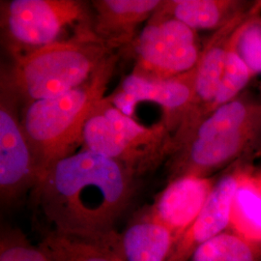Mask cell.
Returning <instances> with one entry per match:
<instances>
[{"label":"cell","instance_id":"1","mask_svg":"<svg viewBox=\"0 0 261 261\" xmlns=\"http://www.w3.org/2000/svg\"><path fill=\"white\" fill-rule=\"evenodd\" d=\"M137 176L120 163L84 149L60 160L30 194L48 231L105 234L130 205Z\"/></svg>","mask_w":261,"mask_h":261},{"label":"cell","instance_id":"2","mask_svg":"<svg viewBox=\"0 0 261 261\" xmlns=\"http://www.w3.org/2000/svg\"><path fill=\"white\" fill-rule=\"evenodd\" d=\"M118 58L114 53L87 82L75 89L24 107L21 121L39 181L57 162L74 154L75 147L83 144L84 126L106 98Z\"/></svg>","mask_w":261,"mask_h":261},{"label":"cell","instance_id":"3","mask_svg":"<svg viewBox=\"0 0 261 261\" xmlns=\"http://www.w3.org/2000/svg\"><path fill=\"white\" fill-rule=\"evenodd\" d=\"M114 48L101 41L92 27L14 58L1 77L24 107L66 93L87 82Z\"/></svg>","mask_w":261,"mask_h":261},{"label":"cell","instance_id":"4","mask_svg":"<svg viewBox=\"0 0 261 261\" xmlns=\"http://www.w3.org/2000/svg\"><path fill=\"white\" fill-rule=\"evenodd\" d=\"M261 145V102L238 97L199 122L168 161V181L210 177Z\"/></svg>","mask_w":261,"mask_h":261},{"label":"cell","instance_id":"5","mask_svg":"<svg viewBox=\"0 0 261 261\" xmlns=\"http://www.w3.org/2000/svg\"><path fill=\"white\" fill-rule=\"evenodd\" d=\"M83 145L120 163L138 177L170 157L173 134L163 120L149 128L140 125L106 97L84 126Z\"/></svg>","mask_w":261,"mask_h":261},{"label":"cell","instance_id":"6","mask_svg":"<svg viewBox=\"0 0 261 261\" xmlns=\"http://www.w3.org/2000/svg\"><path fill=\"white\" fill-rule=\"evenodd\" d=\"M1 7V25L14 58L55 43L67 28L92 27V13L79 0H13Z\"/></svg>","mask_w":261,"mask_h":261},{"label":"cell","instance_id":"7","mask_svg":"<svg viewBox=\"0 0 261 261\" xmlns=\"http://www.w3.org/2000/svg\"><path fill=\"white\" fill-rule=\"evenodd\" d=\"M130 46L136 58L134 74L153 80L193 70L201 54L196 31L177 19L155 14Z\"/></svg>","mask_w":261,"mask_h":261},{"label":"cell","instance_id":"8","mask_svg":"<svg viewBox=\"0 0 261 261\" xmlns=\"http://www.w3.org/2000/svg\"><path fill=\"white\" fill-rule=\"evenodd\" d=\"M18 96L1 77L0 83V198L12 207L31 194L39 182L28 136L19 118Z\"/></svg>","mask_w":261,"mask_h":261},{"label":"cell","instance_id":"9","mask_svg":"<svg viewBox=\"0 0 261 261\" xmlns=\"http://www.w3.org/2000/svg\"><path fill=\"white\" fill-rule=\"evenodd\" d=\"M196 83V67L185 74L166 80L146 79L132 73L108 100L122 113L132 117L137 103H158L164 111L163 121L174 133L191 112Z\"/></svg>","mask_w":261,"mask_h":261},{"label":"cell","instance_id":"10","mask_svg":"<svg viewBox=\"0 0 261 261\" xmlns=\"http://www.w3.org/2000/svg\"><path fill=\"white\" fill-rule=\"evenodd\" d=\"M252 8L215 31L201 49L196 66L194 103L186 119L173 135V150L205 118L221 85L231 37L235 30L249 17Z\"/></svg>","mask_w":261,"mask_h":261},{"label":"cell","instance_id":"11","mask_svg":"<svg viewBox=\"0 0 261 261\" xmlns=\"http://www.w3.org/2000/svg\"><path fill=\"white\" fill-rule=\"evenodd\" d=\"M243 168H234L216 182L201 212L176 242L168 261H190L199 246L229 230L234 196Z\"/></svg>","mask_w":261,"mask_h":261},{"label":"cell","instance_id":"12","mask_svg":"<svg viewBox=\"0 0 261 261\" xmlns=\"http://www.w3.org/2000/svg\"><path fill=\"white\" fill-rule=\"evenodd\" d=\"M216 180L188 175L168 181L150 210L179 240L201 212Z\"/></svg>","mask_w":261,"mask_h":261},{"label":"cell","instance_id":"13","mask_svg":"<svg viewBox=\"0 0 261 261\" xmlns=\"http://www.w3.org/2000/svg\"><path fill=\"white\" fill-rule=\"evenodd\" d=\"M161 0H94L92 28L103 43L114 49L130 46L137 29L157 12Z\"/></svg>","mask_w":261,"mask_h":261},{"label":"cell","instance_id":"14","mask_svg":"<svg viewBox=\"0 0 261 261\" xmlns=\"http://www.w3.org/2000/svg\"><path fill=\"white\" fill-rule=\"evenodd\" d=\"M48 261H126L121 234L47 231L38 245Z\"/></svg>","mask_w":261,"mask_h":261},{"label":"cell","instance_id":"15","mask_svg":"<svg viewBox=\"0 0 261 261\" xmlns=\"http://www.w3.org/2000/svg\"><path fill=\"white\" fill-rule=\"evenodd\" d=\"M252 5L237 0H167L155 15L177 19L195 31L224 28Z\"/></svg>","mask_w":261,"mask_h":261},{"label":"cell","instance_id":"16","mask_svg":"<svg viewBox=\"0 0 261 261\" xmlns=\"http://www.w3.org/2000/svg\"><path fill=\"white\" fill-rule=\"evenodd\" d=\"M121 242L126 261H168L177 239L149 208L127 226Z\"/></svg>","mask_w":261,"mask_h":261},{"label":"cell","instance_id":"17","mask_svg":"<svg viewBox=\"0 0 261 261\" xmlns=\"http://www.w3.org/2000/svg\"><path fill=\"white\" fill-rule=\"evenodd\" d=\"M229 230L261 242V188L249 168H243L235 192Z\"/></svg>","mask_w":261,"mask_h":261},{"label":"cell","instance_id":"18","mask_svg":"<svg viewBox=\"0 0 261 261\" xmlns=\"http://www.w3.org/2000/svg\"><path fill=\"white\" fill-rule=\"evenodd\" d=\"M190 261H261V242L227 230L199 246Z\"/></svg>","mask_w":261,"mask_h":261},{"label":"cell","instance_id":"19","mask_svg":"<svg viewBox=\"0 0 261 261\" xmlns=\"http://www.w3.org/2000/svg\"><path fill=\"white\" fill-rule=\"evenodd\" d=\"M242 24L235 30L230 40L225 61L224 75L221 82L219 91L216 95L214 102L211 105L207 115H209L211 112H214L220 107L238 98L244 90V88L250 83L251 79L253 77L251 70L245 63L237 49L238 35Z\"/></svg>","mask_w":261,"mask_h":261},{"label":"cell","instance_id":"20","mask_svg":"<svg viewBox=\"0 0 261 261\" xmlns=\"http://www.w3.org/2000/svg\"><path fill=\"white\" fill-rule=\"evenodd\" d=\"M261 10L253 4L249 18L240 28L237 49L253 76L261 74Z\"/></svg>","mask_w":261,"mask_h":261},{"label":"cell","instance_id":"21","mask_svg":"<svg viewBox=\"0 0 261 261\" xmlns=\"http://www.w3.org/2000/svg\"><path fill=\"white\" fill-rule=\"evenodd\" d=\"M0 261H48L19 228L4 227L0 236Z\"/></svg>","mask_w":261,"mask_h":261},{"label":"cell","instance_id":"22","mask_svg":"<svg viewBox=\"0 0 261 261\" xmlns=\"http://www.w3.org/2000/svg\"><path fill=\"white\" fill-rule=\"evenodd\" d=\"M254 176H255V179H256V182H257V184L260 186L261 188V172L260 173H254Z\"/></svg>","mask_w":261,"mask_h":261},{"label":"cell","instance_id":"23","mask_svg":"<svg viewBox=\"0 0 261 261\" xmlns=\"http://www.w3.org/2000/svg\"><path fill=\"white\" fill-rule=\"evenodd\" d=\"M256 3V5L258 6V8L261 10V1H257V2H255Z\"/></svg>","mask_w":261,"mask_h":261},{"label":"cell","instance_id":"24","mask_svg":"<svg viewBox=\"0 0 261 261\" xmlns=\"http://www.w3.org/2000/svg\"><path fill=\"white\" fill-rule=\"evenodd\" d=\"M259 88H260V102H261V84H260V87H259Z\"/></svg>","mask_w":261,"mask_h":261}]
</instances>
